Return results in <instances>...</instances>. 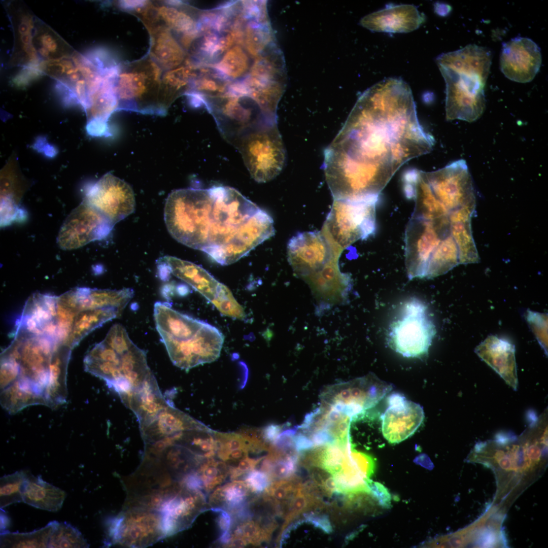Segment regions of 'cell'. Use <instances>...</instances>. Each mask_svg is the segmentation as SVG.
<instances>
[{"label":"cell","mask_w":548,"mask_h":548,"mask_svg":"<svg viewBox=\"0 0 548 548\" xmlns=\"http://www.w3.org/2000/svg\"><path fill=\"white\" fill-rule=\"evenodd\" d=\"M13 341L19 352L20 378L28 381L44 395L51 359L57 344L48 336L21 331H15Z\"/></svg>","instance_id":"12"},{"label":"cell","mask_w":548,"mask_h":548,"mask_svg":"<svg viewBox=\"0 0 548 548\" xmlns=\"http://www.w3.org/2000/svg\"><path fill=\"white\" fill-rule=\"evenodd\" d=\"M89 544L76 527L66 522H55L48 547H88Z\"/></svg>","instance_id":"34"},{"label":"cell","mask_w":548,"mask_h":548,"mask_svg":"<svg viewBox=\"0 0 548 548\" xmlns=\"http://www.w3.org/2000/svg\"><path fill=\"white\" fill-rule=\"evenodd\" d=\"M10 519L6 512L1 508V532L7 531L6 529L10 526Z\"/></svg>","instance_id":"50"},{"label":"cell","mask_w":548,"mask_h":548,"mask_svg":"<svg viewBox=\"0 0 548 548\" xmlns=\"http://www.w3.org/2000/svg\"><path fill=\"white\" fill-rule=\"evenodd\" d=\"M212 303L220 313L225 316L240 320H243L246 317L243 308L225 285Z\"/></svg>","instance_id":"38"},{"label":"cell","mask_w":548,"mask_h":548,"mask_svg":"<svg viewBox=\"0 0 548 548\" xmlns=\"http://www.w3.org/2000/svg\"><path fill=\"white\" fill-rule=\"evenodd\" d=\"M154 4L160 21L172 30L188 52L199 33L200 10L180 1H165Z\"/></svg>","instance_id":"18"},{"label":"cell","mask_w":548,"mask_h":548,"mask_svg":"<svg viewBox=\"0 0 548 548\" xmlns=\"http://www.w3.org/2000/svg\"><path fill=\"white\" fill-rule=\"evenodd\" d=\"M435 334V328L424 303L416 298L404 302L390 328V345L406 357L426 354Z\"/></svg>","instance_id":"7"},{"label":"cell","mask_w":548,"mask_h":548,"mask_svg":"<svg viewBox=\"0 0 548 548\" xmlns=\"http://www.w3.org/2000/svg\"><path fill=\"white\" fill-rule=\"evenodd\" d=\"M84 199L114 225L135 211V197L131 187L110 173L89 188Z\"/></svg>","instance_id":"13"},{"label":"cell","mask_w":548,"mask_h":548,"mask_svg":"<svg viewBox=\"0 0 548 548\" xmlns=\"http://www.w3.org/2000/svg\"><path fill=\"white\" fill-rule=\"evenodd\" d=\"M387 404L381 417L383 435L389 442L397 443L416 431L424 420V413L420 404L399 393L389 396Z\"/></svg>","instance_id":"16"},{"label":"cell","mask_w":548,"mask_h":548,"mask_svg":"<svg viewBox=\"0 0 548 548\" xmlns=\"http://www.w3.org/2000/svg\"><path fill=\"white\" fill-rule=\"evenodd\" d=\"M147 1H121L118 2V6L121 9L132 13L136 10L145 6Z\"/></svg>","instance_id":"48"},{"label":"cell","mask_w":548,"mask_h":548,"mask_svg":"<svg viewBox=\"0 0 548 548\" xmlns=\"http://www.w3.org/2000/svg\"><path fill=\"white\" fill-rule=\"evenodd\" d=\"M492 57L488 48L475 44L436 57L446 83L447 120L472 122L482 115L486 107L484 90Z\"/></svg>","instance_id":"3"},{"label":"cell","mask_w":548,"mask_h":548,"mask_svg":"<svg viewBox=\"0 0 548 548\" xmlns=\"http://www.w3.org/2000/svg\"><path fill=\"white\" fill-rule=\"evenodd\" d=\"M244 481L254 494L264 492L271 483L269 477L265 472L256 469L245 475Z\"/></svg>","instance_id":"43"},{"label":"cell","mask_w":548,"mask_h":548,"mask_svg":"<svg viewBox=\"0 0 548 548\" xmlns=\"http://www.w3.org/2000/svg\"><path fill=\"white\" fill-rule=\"evenodd\" d=\"M494 541L495 539L493 534L487 533L482 537L481 540V542H480L482 545L485 547H489L493 545Z\"/></svg>","instance_id":"51"},{"label":"cell","mask_w":548,"mask_h":548,"mask_svg":"<svg viewBox=\"0 0 548 548\" xmlns=\"http://www.w3.org/2000/svg\"><path fill=\"white\" fill-rule=\"evenodd\" d=\"M72 349L63 344L56 346L50 361L49 375L44 392L46 405L54 407L66 401L67 365Z\"/></svg>","instance_id":"25"},{"label":"cell","mask_w":548,"mask_h":548,"mask_svg":"<svg viewBox=\"0 0 548 548\" xmlns=\"http://www.w3.org/2000/svg\"><path fill=\"white\" fill-rule=\"evenodd\" d=\"M44 74L40 69L39 64H30L23 69L12 79L13 84L18 87H24Z\"/></svg>","instance_id":"44"},{"label":"cell","mask_w":548,"mask_h":548,"mask_svg":"<svg viewBox=\"0 0 548 548\" xmlns=\"http://www.w3.org/2000/svg\"><path fill=\"white\" fill-rule=\"evenodd\" d=\"M20 376L19 363L13 360L1 359V389H5L17 381Z\"/></svg>","instance_id":"41"},{"label":"cell","mask_w":548,"mask_h":548,"mask_svg":"<svg viewBox=\"0 0 548 548\" xmlns=\"http://www.w3.org/2000/svg\"><path fill=\"white\" fill-rule=\"evenodd\" d=\"M55 522L51 521L44 527L30 532H1V547H48Z\"/></svg>","instance_id":"33"},{"label":"cell","mask_w":548,"mask_h":548,"mask_svg":"<svg viewBox=\"0 0 548 548\" xmlns=\"http://www.w3.org/2000/svg\"><path fill=\"white\" fill-rule=\"evenodd\" d=\"M164 72L148 54L141 59L120 63L115 84L117 111L165 115L169 107L162 89Z\"/></svg>","instance_id":"4"},{"label":"cell","mask_w":548,"mask_h":548,"mask_svg":"<svg viewBox=\"0 0 548 548\" xmlns=\"http://www.w3.org/2000/svg\"><path fill=\"white\" fill-rule=\"evenodd\" d=\"M231 535L244 538L248 544L258 545L270 538L268 532L254 515L250 519L237 523Z\"/></svg>","instance_id":"37"},{"label":"cell","mask_w":548,"mask_h":548,"mask_svg":"<svg viewBox=\"0 0 548 548\" xmlns=\"http://www.w3.org/2000/svg\"><path fill=\"white\" fill-rule=\"evenodd\" d=\"M57 297L35 293L26 302L15 331L48 336L57 342Z\"/></svg>","instance_id":"17"},{"label":"cell","mask_w":548,"mask_h":548,"mask_svg":"<svg viewBox=\"0 0 548 548\" xmlns=\"http://www.w3.org/2000/svg\"><path fill=\"white\" fill-rule=\"evenodd\" d=\"M254 453L257 452L252 453L235 464L228 465L229 466V476L231 480H235L254 470L256 466L259 465L266 455L257 457H251V455Z\"/></svg>","instance_id":"42"},{"label":"cell","mask_w":548,"mask_h":548,"mask_svg":"<svg viewBox=\"0 0 548 548\" xmlns=\"http://www.w3.org/2000/svg\"><path fill=\"white\" fill-rule=\"evenodd\" d=\"M309 283L318 303L324 307L345 301L350 290L348 278L329 264L321 271L312 275Z\"/></svg>","instance_id":"24"},{"label":"cell","mask_w":548,"mask_h":548,"mask_svg":"<svg viewBox=\"0 0 548 548\" xmlns=\"http://www.w3.org/2000/svg\"><path fill=\"white\" fill-rule=\"evenodd\" d=\"M288 260L298 276L307 277L323 270L332 258L328 242L317 231L299 232L289 241Z\"/></svg>","instance_id":"14"},{"label":"cell","mask_w":548,"mask_h":548,"mask_svg":"<svg viewBox=\"0 0 548 548\" xmlns=\"http://www.w3.org/2000/svg\"><path fill=\"white\" fill-rule=\"evenodd\" d=\"M197 472L207 493L225 481L229 475V466L225 462L216 459L215 456L206 459L198 467Z\"/></svg>","instance_id":"36"},{"label":"cell","mask_w":548,"mask_h":548,"mask_svg":"<svg viewBox=\"0 0 548 548\" xmlns=\"http://www.w3.org/2000/svg\"><path fill=\"white\" fill-rule=\"evenodd\" d=\"M145 25L150 36L148 54L164 71L176 68L186 61L188 53L169 28L160 20Z\"/></svg>","instance_id":"20"},{"label":"cell","mask_w":548,"mask_h":548,"mask_svg":"<svg viewBox=\"0 0 548 548\" xmlns=\"http://www.w3.org/2000/svg\"><path fill=\"white\" fill-rule=\"evenodd\" d=\"M201 104L212 114L224 138L232 145L242 136L277 119L266 114L249 94L228 87L225 92L204 98Z\"/></svg>","instance_id":"5"},{"label":"cell","mask_w":548,"mask_h":548,"mask_svg":"<svg viewBox=\"0 0 548 548\" xmlns=\"http://www.w3.org/2000/svg\"><path fill=\"white\" fill-rule=\"evenodd\" d=\"M158 332L173 363L186 370L216 360L224 342L221 332L208 323L185 341H177L164 332Z\"/></svg>","instance_id":"10"},{"label":"cell","mask_w":548,"mask_h":548,"mask_svg":"<svg viewBox=\"0 0 548 548\" xmlns=\"http://www.w3.org/2000/svg\"><path fill=\"white\" fill-rule=\"evenodd\" d=\"M392 389L391 384L369 374L329 387L322 395L321 404L354 419L375 405Z\"/></svg>","instance_id":"9"},{"label":"cell","mask_w":548,"mask_h":548,"mask_svg":"<svg viewBox=\"0 0 548 548\" xmlns=\"http://www.w3.org/2000/svg\"><path fill=\"white\" fill-rule=\"evenodd\" d=\"M104 340L118 353L124 352L134 345L126 329L120 324H115L110 328Z\"/></svg>","instance_id":"39"},{"label":"cell","mask_w":548,"mask_h":548,"mask_svg":"<svg viewBox=\"0 0 548 548\" xmlns=\"http://www.w3.org/2000/svg\"><path fill=\"white\" fill-rule=\"evenodd\" d=\"M527 319L539 344L547 353V315L530 311Z\"/></svg>","instance_id":"40"},{"label":"cell","mask_w":548,"mask_h":548,"mask_svg":"<svg viewBox=\"0 0 548 548\" xmlns=\"http://www.w3.org/2000/svg\"><path fill=\"white\" fill-rule=\"evenodd\" d=\"M32 44L41 61L71 56L74 52L62 38L37 18Z\"/></svg>","instance_id":"28"},{"label":"cell","mask_w":548,"mask_h":548,"mask_svg":"<svg viewBox=\"0 0 548 548\" xmlns=\"http://www.w3.org/2000/svg\"><path fill=\"white\" fill-rule=\"evenodd\" d=\"M29 472L21 470L0 479V507L23 502L22 489Z\"/></svg>","instance_id":"35"},{"label":"cell","mask_w":548,"mask_h":548,"mask_svg":"<svg viewBox=\"0 0 548 548\" xmlns=\"http://www.w3.org/2000/svg\"><path fill=\"white\" fill-rule=\"evenodd\" d=\"M66 493L44 481L41 476L29 472L22 489L23 502L37 508L49 511L59 510Z\"/></svg>","instance_id":"26"},{"label":"cell","mask_w":548,"mask_h":548,"mask_svg":"<svg viewBox=\"0 0 548 548\" xmlns=\"http://www.w3.org/2000/svg\"><path fill=\"white\" fill-rule=\"evenodd\" d=\"M253 63L251 56L241 44H235L226 51L215 63L207 66L214 69L229 81L247 77Z\"/></svg>","instance_id":"31"},{"label":"cell","mask_w":548,"mask_h":548,"mask_svg":"<svg viewBox=\"0 0 548 548\" xmlns=\"http://www.w3.org/2000/svg\"><path fill=\"white\" fill-rule=\"evenodd\" d=\"M1 394L2 406L11 414L29 405H46L44 395L39 393L28 381L20 378L2 390Z\"/></svg>","instance_id":"30"},{"label":"cell","mask_w":548,"mask_h":548,"mask_svg":"<svg viewBox=\"0 0 548 548\" xmlns=\"http://www.w3.org/2000/svg\"><path fill=\"white\" fill-rule=\"evenodd\" d=\"M159 261L166 266L170 273L186 282L211 302L224 285L204 268L191 262L170 256H164Z\"/></svg>","instance_id":"22"},{"label":"cell","mask_w":548,"mask_h":548,"mask_svg":"<svg viewBox=\"0 0 548 548\" xmlns=\"http://www.w3.org/2000/svg\"><path fill=\"white\" fill-rule=\"evenodd\" d=\"M541 62L540 48L529 38L517 37L502 44L500 70L512 81L531 82L539 71Z\"/></svg>","instance_id":"15"},{"label":"cell","mask_w":548,"mask_h":548,"mask_svg":"<svg viewBox=\"0 0 548 548\" xmlns=\"http://www.w3.org/2000/svg\"><path fill=\"white\" fill-rule=\"evenodd\" d=\"M76 290L81 311L111 307L122 313L134 295L131 288L117 290L82 287Z\"/></svg>","instance_id":"27"},{"label":"cell","mask_w":548,"mask_h":548,"mask_svg":"<svg viewBox=\"0 0 548 548\" xmlns=\"http://www.w3.org/2000/svg\"><path fill=\"white\" fill-rule=\"evenodd\" d=\"M424 14L413 5H390L363 17L360 23L374 31L408 32L418 29L425 21Z\"/></svg>","instance_id":"19"},{"label":"cell","mask_w":548,"mask_h":548,"mask_svg":"<svg viewBox=\"0 0 548 548\" xmlns=\"http://www.w3.org/2000/svg\"><path fill=\"white\" fill-rule=\"evenodd\" d=\"M434 143L419 121L409 86L399 78L382 80L360 95L325 150L334 199L379 197L401 166L430 152Z\"/></svg>","instance_id":"1"},{"label":"cell","mask_w":548,"mask_h":548,"mask_svg":"<svg viewBox=\"0 0 548 548\" xmlns=\"http://www.w3.org/2000/svg\"><path fill=\"white\" fill-rule=\"evenodd\" d=\"M164 218L174 239L223 265L236 262L275 233L266 212L228 186L175 190L165 200Z\"/></svg>","instance_id":"2"},{"label":"cell","mask_w":548,"mask_h":548,"mask_svg":"<svg viewBox=\"0 0 548 548\" xmlns=\"http://www.w3.org/2000/svg\"><path fill=\"white\" fill-rule=\"evenodd\" d=\"M476 354L516 391L518 385L515 346L494 335L478 345Z\"/></svg>","instance_id":"21"},{"label":"cell","mask_w":548,"mask_h":548,"mask_svg":"<svg viewBox=\"0 0 548 548\" xmlns=\"http://www.w3.org/2000/svg\"><path fill=\"white\" fill-rule=\"evenodd\" d=\"M233 145L239 150L252 178L257 182L272 180L284 166L286 151L277 123L250 132Z\"/></svg>","instance_id":"6"},{"label":"cell","mask_w":548,"mask_h":548,"mask_svg":"<svg viewBox=\"0 0 548 548\" xmlns=\"http://www.w3.org/2000/svg\"><path fill=\"white\" fill-rule=\"evenodd\" d=\"M156 329L165 332L178 341H185L195 336L207 322L173 309L167 302H156L154 306Z\"/></svg>","instance_id":"23"},{"label":"cell","mask_w":548,"mask_h":548,"mask_svg":"<svg viewBox=\"0 0 548 548\" xmlns=\"http://www.w3.org/2000/svg\"><path fill=\"white\" fill-rule=\"evenodd\" d=\"M114 226L107 217L83 199L63 222L57 243L62 250L76 249L104 238Z\"/></svg>","instance_id":"11"},{"label":"cell","mask_w":548,"mask_h":548,"mask_svg":"<svg viewBox=\"0 0 548 548\" xmlns=\"http://www.w3.org/2000/svg\"><path fill=\"white\" fill-rule=\"evenodd\" d=\"M305 520L310 522L316 527L329 534L332 531L328 518L324 515L310 513L304 515Z\"/></svg>","instance_id":"45"},{"label":"cell","mask_w":548,"mask_h":548,"mask_svg":"<svg viewBox=\"0 0 548 548\" xmlns=\"http://www.w3.org/2000/svg\"><path fill=\"white\" fill-rule=\"evenodd\" d=\"M121 314L111 307L79 312L74 319L65 345L72 350L90 332L106 322L120 317Z\"/></svg>","instance_id":"29"},{"label":"cell","mask_w":548,"mask_h":548,"mask_svg":"<svg viewBox=\"0 0 548 548\" xmlns=\"http://www.w3.org/2000/svg\"><path fill=\"white\" fill-rule=\"evenodd\" d=\"M254 494L244 481L232 482L217 488L211 494L209 504L225 509L229 514L248 503Z\"/></svg>","instance_id":"32"},{"label":"cell","mask_w":548,"mask_h":548,"mask_svg":"<svg viewBox=\"0 0 548 548\" xmlns=\"http://www.w3.org/2000/svg\"><path fill=\"white\" fill-rule=\"evenodd\" d=\"M378 198L334 199L326 220L328 230L340 246L347 247L373 234Z\"/></svg>","instance_id":"8"},{"label":"cell","mask_w":548,"mask_h":548,"mask_svg":"<svg viewBox=\"0 0 548 548\" xmlns=\"http://www.w3.org/2000/svg\"><path fill=\"white\" fill-rule=\"evenodd\" d=\"M248 544V543L244 538L231 535L230 540L226 546L231 547H242Z\"/></svg>","instance_id":"49"},{"label":"cell","mask_w":548,"mask_h":548,"mask_svg":"<svg viewBox=\"0 0 548 548\" xmlns=\"http://www.w3.org/2000/svg\"><path fill=\"white\" fill-rule=\"evenodd\" d=\"M370 493L376 497L383 505H388L390 496L387 489L378 483H372L369 486Z\"/></svg>","instance_id":"47"},{"label":"cell","mask_w":548,"mask_h":548,"mask_svg":"<svg viewBox=\"0 0 548 548\" xmlns=\"http://www.w3.org/2000/svg\"><path fill=\"white\" fill-rule=\"evenodd\" d=\"M210 509L219 514L217 523L221 533L230 531L232 526L230 515L227 511L220 507H212Z\"/></svg>","instance_id":"46"}]
</instances>
